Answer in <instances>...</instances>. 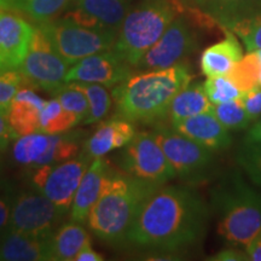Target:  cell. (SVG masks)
Here are the masks:
<instances>
[{
  "label": "cell",
  "instance_id": "obj_1",
  "mask_svg": "<svg viewBox=\"0 0 261 261\" xmlns=\"http://www.w3.org/2000/svg\"><path fill=\"white\" fill-rule=\"evenodd\" d=\"M211 211L190 185H162L149 196L127 233L123 246L172 254L204 237Z\"/></svg>",
  "mask_w": 261,
  "mask_h": 261
},
{
  "label": "cell",
  "instance_id": "obj_2",
  "mask_svg": "<svg viewBox=\"0 0 261 261\" xmlns=\"http://www.w3.org/2000/svg\"><path fill=\"white\" fill-rule=\"evenodd\" d=\"M192 80L194 74L184 63L132 73L113 89L116 115L133 123L161 122L168 116L173 98Z\"/></svg>",
  "mask_w": 261,
  "mask_h": 261
},
{
  "label": "cell",
  "instance_id": "obj_3",
  "mask_svg": "<svg viewBox=\"0 0 261 261\" xmlns=\"http://www.w3.org/2000/svg\"><path fill=\"white\" fill-rule=\"evenodd\" d=\"M159 188L112 168L102 194L90 212L87 219L90 230L103 242L123 246L143 204Z\"/></svg>",
  "mask_w": 261,
  "mask_h": 261
},
{
  "label": "cell",
  "instance_id": "obj_4",
  "mask_svg": "<svg viewBox=\"0 0 261 261\" xmlns=\"http://www.w3.org/2000/svg\"><path fill=\"white\" fill-rule=\"evenodd\" d=\"M212 208L217 231L228 246L246 249L261 234V188L233 172L214 189Z\"/></svg>",
  "mask_w": 261,
  "mask_h": 261
},
{
  "label": "cell",
  "instance_id": "obj_5",
  "mask_svg": "<svg viewBox=\"0 0 261 261\" xmlns=\"http://www.w3.org/2000/svg\"><path fill=\"white\" fill-rule=\"evenodd\" d=\"M185 9L181 0H143L127 14L112 50L136 68L169 24L184 15Z\"/></svg>",
  "mask_w": 261,
  "mask_h": 261
},
{
  "label": "cell",
  "instance_id": "obj_6",
  "mask_svg": "<svg viewBox=\"0 0 261 261\" xmlns=\"http://www.w3.org/2000/svg\"><path fill=\"white\" fill-rule=\"evenodd\" d=\"M151 133L174 169L175 177L188 185L210 180L215 168L214 151L168 127L159 125Z\"/></svg>",
  "mask_w": 261,
  "mask_h": 261
},
{
  "label": "cell",
  "instance_id": "obj_7",
  "mask_svg": "<svg viewBox=\"0 0 261 261\" xmlns=\"http://www.w3.org/2000/svg\"><path fill=\"white\" fill-rule=\"evenodd\" d=\"M39 25L69 65L76 64L92 55L112 50L119 34V32L113 29L83 27L64 17L54 18Z\"/></svg>",
  "mask_w": 261,
  "mask_h": 261
},
{
  "label": "cell",
  "instance_id": "obj_8",
  "mask_svg": "<svg viewBox=\"0 0 261 261\" xmlns=\"http://www.w3.org/2000/svg\"><path fill=\"white\" fill-rule=\"evenodd\" d=\"M18 69L28 87L55 94L65 85L69 64L58 54L44 29L37 25L27 56Z\"/></svg>",
  "mask_w": 261,
  "mask_h": 261
},
{
  "label": "cell",
  "instance_id": "obj_9",
  "mask_svg": "<svg viewBox=\"0 0 261 261\" xmlns=\"http://www.w3.org/2000/svg\"><path fill=\"white\" fill-rule=\"evenodd\" d=\"M91 162L92 160L80 152L68 161L32 168L29 181L65 215L70 212L75 192Z\"/></svg>",
  "mask_w": 261,
  "mask_h": 261
},
{
  "label": "cell",
  "instance_id": "obj_10",
  "mask_svg": "<svg viewBox=\"0 0 261 261\" xmlns=\"http://www.w3.org/2000/svg\"><path fill=\"white\" fill-rule=\"evenodd\" d=\"M116 161L122 172L158 187L177 178L174 169L151 132H137L117 155Z\"/></svg>",
  "mask_w": 261,
  "mask_h": 261
},
{
  "label": "cell",
  "instance_id": "obj_11",
  "mask_svg": "<svg viewBox=\"0 0 261 261\" xmlns=\"http://www.w3.org/2000/svg\"><path fill=\"white\" fill-rule=\"evenodd\" d=\"M63 217L56 204L32 188L16 195L6 228L46 241L60 226Z\"/></svg>",
  "mask_w": 261,
  "mask_h": 261
},
{
  "label": "cell",
  "instance_id": "obj_12",
  "mask_svg": "<svg viewBox=\"0 0 261 261\" xmlns=\"http://www.w3.org/2000/svg\"><path fill=\"white\" fill-rule=\"evenodd\" d=\"M197 47V37L185 16H178L162 37L145 52L136 65L138 70L165 69L182 63Z\"/></svg>",
  "mask_w": 261,
  "mask_h": 261
},
{
  "label": "cell",
  "instance_id": "obj_13",
  "mask_svg": "<svg viewBox=\"0 0 261 261\" xmlns=\"http://www.w3.org/2000/svg\"><path fill=\"white\" fill-rule=\"evenodd\" d=\"M133 67L122 61L113 50L99 52L71 65L65 76L68 83L99 84L114 89L133 73Z\"/></svg>",
  "mask_w": 261,
  "mask_h": 261
},
{
  "label": "cell",
  "instance_id": "obj_14",
  "mask_svg": "<svg viewBox=\"0 0 261 261\" xmlns=\"http://www.w3.org/2000/svg\"><path fill=\"white\" fill-rule=\"evenodd\" d=\"M15 11H0V68L18 69L27 56L34 32Z\"/></svg>",
  "mask_w": 261,
  "mask_h": 261
},
{
  "label": "cell",
  "instance_id": "obj_15",
  "mask_svg": "<svg viewBox=\"0 0 261 261\" xmlns=\"http://www.w3.org/2000/svg\"><path fill=\"white\" fill-rule=\"evenodd\" d=\"M136 126L129 120L115 115L98 126L92 136L85 139L81 152L90 160L104 158L110 151L122 149L136 136Z\"/></svg>",
  "mask_w": 261,
  "mask_h": 261
},
{
  "label": "cell",
  "instance_id": "obj_16",
  "mask_svg": "<svg viewBox=\"0 0 261 261\" xmlns=\"http://www.w3.org/2000/svg\"><path fill=\"white\" fill-rule=\"evenodd\" d=\"M110 169L112 167L109 162L103 158L94 159L90 163L89 168L81 179L79 188L75 192L70 208V220L80 224L87 223L91 210L102 194Z\"/></svg>",
  "mask_w": 261,
  "mask_h": 261
},
{
  "label": "cell",
  "instance_id": "obj_17",
  "mask_svg": "<svg viewBox=\"0 0 261 261\" xmlns=\"http://www.w3.org/2000/svg\"><path fill=\"white\" fill-rule=\"evenodd\" d=\"M172 128L214 152L227 149L232 144L230 130L221 125L212 112L198 114L173 123Z\"/></svg>",
  "mask_w": 261,
  "mask_h": 261
},
{
  "label": "cell",
  "instance_id": "obj_18",
  "mask_svg": "<svg viewBox=\"0 0 261 261\" xmlns=\"http://www.w3.org/2000/svg\"><path fill=\"white\" fill-rule=\"evenodd\" d=\"M46 100L34 92L32 87H22L10 106L8 117L16 138L40 132L41 113Z\"/></svg>",
  "mask_w": 261,
  "mask_h": 261
},
{
  "label": "cell",
  "instance_id": "obj_19",
  "mask_svg": "<svg viewBox=\"0 0 261 261\" xmlns=\"http://www.w3.org/2000/svg\"><path fill=\"white\" fill-rule=\"evenodd\" d=\"M91 237L83 224L70 220L61 224L45 241L47 261H71Z\"/></svg>",
  "mask_w": 261,
  "mask_h": 261
},
{
  "label": "cell",
  "instance_id": "obj_20",
  "mask_svg": "<svg viewBox=\"0 0 261 261\" xmlns=\"http://www.w3.org/2000/svg\"><path fill=\"white\" fill-rule=\"evenodd\" d=\"M243 57V48L236 34L225 29V38L202 52L201 70L205 76L227 75Z\"/></svg>",
  "mask_w": 261,
  "mask_h": 261
},
{
  "label": "cell",
  "instance_id": "obj_21",
  "mask_svg": "<svg viewBox=\"0 0 261 261\" xmlns=\"http://www.w3.org/2000/svg\"><path fill=\"white\" fill-rule=\"evenodd\" d=\"M0 261H47L45 241L6 228L0 234Z\"/></svg>",
  "mask_w": 261,
  "mask_h": 261
},
{
  "label": "cell",
  "instance_id": "obj_22",
  "mask_svg": "<svg viewBox=\"0 0 261 261\" xmlns=\"http://www.w3.org/2000/svg\"><path fill=\"white\" fill-rule=\"evenodd\" d=\"M73 8L89 15L102 28L116 32L129 12L128 0H73Z\"/></svg>",
  "mask_w": 261,
  "mask_h": 261
},
{
  "label": "cell",
  "instance_id": "obj_23",
  "mask_svg": "<svg viewBox=\"0 0 261 261\" xmlns=\"http://www.w3.org/2000/svg\"><path fill=\"white\" fill-rule=\"evenodd\" d=\"M212 108L213 103L208 99L203 84L191 81L173 98L167 117L173 125L198 114L210 113Z\"/></svg>",
  "mask_w": 261,
  "mask_h": 261
},
{
  "label": "cell",
  "instance_id": "obj_24",
  "mask_svg": "<svg viewBox=\"0 0 261 261\" xmlns=\"http://www.w3.org/2000/svg\"><path fill=\"white\" fill-rule=\"evenodd\" d=\"M204 12L211 15L224 29L237 19L261 11V0H207Z\"/></svg>",
  "mask_w": 261,
  "mask_h": 261
},
{
  "label": "cell",
  "instance_id": "obj_25",
  "mask_svg": "<svg viewBox=\"0 0 261 261\" xmlns=\"http://www.w3.org/2000/svg\"><path fill=\"white\" fill-rule=\"evenodd\" d=\"M12 146V158L18 165L25 167H38L39 162L50 145V135L47 133H32L15 139Z\"/></svg>",
  "mask_w": 261,
  "mask_h": 261
},
{
  "label": "cell",
  "instance_id": "obj_26",
  "mask_svg": "<svg viewBox=\"0 0 261 261\" xmlns=\"http://www.w3.org/2000/svg\"><path fill=\"white\" fill-rule=\"evenodd\" d=\"M11 10L28 16L37 23L51 21L67 8L70 0H9Z\"/></svg>",
  "mask_w": 261,
  "mask_h": 261
},
{
  "label": "cell",
  "instance_id": "obj_27",
  "mask_svg": "<svg viewBox=\"0 0 261 261\" xmlns=\"http://www.w3.org/2000/svg\"><path fill=\"white\" fill-rule=\"evenodd\" d=\"M80 121L74 114L64 109L56 97L46 100L44 110L41 113L40 132L47 135H57L73 129Z\"/></svg>",
  "mask_w": 261,
  "mask_h": 261
},
{
  "label": "cell",
  "instance_id": "obj_28",
  "mask_svg": "<svg viewBox=\"0 0 261 261\" xmlns=\"http://www.w3.org/2000/svg\"><path fill=\"white\" fill-rule=\"evenodd\" d=\"M73 84L76 89L83 91L89 100L90 112L87 119L85 120V125H91L98 121H102L110 112L113 104V98L108 92L107 87L99 84L87 83H68Z\"/></svg>",
  "mask_w": 261,
  "mask_h": 261
},
{
  "label": "cell",
  "instance_id": "obj_29",
  "mask_svg": "<svg viewBox=\"0 0 261 261\" xmlns=\"http://www.w3.org/2000/svg\"><path fill=\"white\" fill-rule=\"evenodd\" d=\"M226 76L242 92H247L259 86L260 58L257 51H248V54L233 65Z\"/></svg>",
  "mask_w": 261,
  "mask_h": 261
},
{
  "label": "cell",
  "instance_id": "obj_30",
  "mask_svg": "<svg viewBox=\"0 0 261 261\" xmlns=\"http://www.w3.org/2000/svg\"><path fill=\"white\" fill-rule=\"evenodd\" d=\"M212 113L221 122V125L226 127L230 132L248 129L252 125V121H250L241 99L213 104Z\"/></svg>",
  "mask_w": 261,
  "mask_h": 261
},
{
  "label": "cell",
  "instance_id": "obj_31",
  "mask_svg": "<svg viewBox=\"0 0 261 261\" xmlns=\"http://www.w3.org/2000/svg\"><path fill=\"white\" fill-rule=\"evenodd\" d=\"M236 162L250 182L261 188V142H242Z\"/></svg>",
  "mask_w": 261,
  "mask_h": 261
},
{
  "label": "cell",
  "instance_id": "obj_32",
  "mask_svg": "<svg viewBox=\"0 0 261 261\" xmlns=\"http://www.w3.org/2000/svg\"><path fill=\"white\" fill-rule=\"evenodd\" d=\"M225 29L234 33L242 40L247 51L261 50V11L237 19Z\"/></svg>",
  "mask_w": 261,
  "mask_h": 261
},
{
  "label": "cell",
  "instance_id": "obj_33",
  "mask_svg": "<svg viewBox=\"0 0 261 261\" xmlns=\"http://www.w3.org/2000/svg\"><path fill=\"white\" fill-rule=\"evenodd\" d=\"M204 92L213 104H220L240 99L242 91L231 81L226 75L208 76L203 83Z\"/></svg>",
  "mask_w": 261,
  "mask_h": 261
},
{
  "label": "cell",
  "instance_id": "obj_34",
  "mask_svg": "<svg viewBox=\"0 0 261 261\" xmlns=\"http://www.w3.org/2000/svg\"><path fill=\"white\" fill-rule=\"evenodd\" d=\"M55 97L60 100L62 107L67 112L74 114L79 119L80 123H84L90 112L89 100L83 91L74 86L73 84H65L61 90L55 93Z\"/></svg>",
  "mask_w": 261,
  "mask_h": 261
},
{
  "label": "cell",
  "instance_id": "obj_35",
  "mask_svg": "<svg viewBox=\"0 0 261 261\" xmlns=\"http://www.w3.org/2000/svg\"><path fill=\"white\" fill-rule=\"evenodd\" d=\"M23 85L25 81L19 69L0 68V109L9 113L12 99Z\"/></svg>",
  "mask_w": 261,
  "mask_h": 261
},
{
  "label": "cell",
  "instance_id": "obj_36",
  "mask_svg": "<svg viewBox=\"0 0 261 261\" xmlns=\"http://www.w3.org/2000/svg\"><path fill=\"white\" fill-rule=\"evenodd\" d=\"M16 195L15 189L9 181H0V234L8 227Z\"/></svg>",
  "mask_w": 261,
  "mask_h": 261
},
{
  "label": "cell",
  "instance_id": "obj_37",
  "mask_svg": "<svg viewBox=\"0 0 261 261\" xmlns=\"http://www.w3.org/2000/svg\"><path fill=\"white\" fill-rule=\"evenodd\" d=\"M240 99L250 121L252 123L256 122L261 117V86H256L250 91L243 92Z\"/></svg>",
  "mask_w": 261,
  "mask_h": 261
},
{
  "label": "cell",
  "instance_id": "obj_38",
  "mask_svg": "<svg viewBox=\"0 0 261 261\" xmlns=\"http://www.w3.org/2000/svg\"><path fill=\"white\" fill-rule=\"evenodd\" d=\"M14 139H16V136L10 126L8 113L0 109V150L5 149Z\"/></svg>",
  "mask_w": 261,
  "mask_h": 261
},
{
  "label": "cell",
  "instance_id": "obj_39",
  "mask_svg": "<svg viewBox=\"0 0 261 261\" xmlns=\"http://www.w3.org/2000/svg\"><path fill=\"white\" fill-rule=\"evenodd\" d=\"M210 260L213 261H246L248 260L246 252H241L240 248L228 247L226 249L220 250L215 255L210 257Z\"/></svg>",
  "mask_w": 261,
  "mask_h": 261
},
{
  "label": "cell",
  "instance_id": "obj_40",
  "mask_svg": "<svg viewBox=\"0 0 261 261\" xmlns=\"http://www.w3.org/2000/svg\"><path fill=\"white\" fill-rule=\"evenodd\" d=\"M104 260V256L102 254L97 253L96 250L92 249L91 247V242L87 243L79 253L76 254V256L74 257V261H102Z\"/></svg>",
  "mask_w": 261,
  "mask_h": 261
},
{
  "label": "cell",
  "instance_id": "obj_41",
  "mask_svg": "<svg viewBox=\"0 0 261 261\" xmlns=\"http://www.w3.org/2000/svg\"><path fill=\"white\" fill-rule=\"evenodd\" d=\"M244 252L247 254L248 260L261 261V234L244 249Z\"/></svg>",
  "mask_w": 261,
  "mask_h": 261
},
{
  "label": "cell",
  "instance_id": "obj_42",
  "mask_svg": "<svg viewBox=\"0 0 261 261\" xmlns=\"http://www.w3.org/2000/svg\"><path fill=\"white\" fill-rule=\"evenodd\" d=\"M243 142H261V121H256L249 126Z\"/></svg>",
  "mask_w": 261,
  "mask_h": 261
},
{
  "label": "cell",
  "instance_id": "obj_43",
  "mask_svg": "<svg viewBox=\"0 0 261 261\" xmlns=\"http://www.w3.org/2000/svg\"><path fill=\"white\" fill-rule=\"evenodd\" d=\"M185 5L189 6V8H198V9H203V6L205 4L207 0H181Z\"/></svg>",
  "mask_w": 261,
  "mask_h": 261
},
{
  "label": "cell",
  "instance_id": "obj_44",
  "mask_svg": "<svg viewBox=\"0 0 261 261\" xmlns=\"http://www.w3.org/2000/svg\"><path fill=\"white\" fill-rule=\"evenodd\" d=\"M0 11H12L9 0H0Z\"/></svg>",
  "mask_w": 261,
  "mask_h": 261
},
{
  "label": "cell",
  "instance_id": "obj_45",
  "mask_svg": "<svg viewBox=\"0 0 261 261\" xmlns=\"http://www.w3.org/2000/svg\"><path fill=\"white\" fill-rule=\"evenodd\" d=\"M257 51V55H259V58H260V79H259V86H261V50H256Z\"/></svg>",
  "mask_w": 261,
  "mask_h": 261
},
{
  "label": "cell",
  "instance_id": "obj_46",
  "mask_svg": "<svg viewBox=\"0 0 261 261\" xmlns=\"http://www.w3.org/2000/svg\"><path fill=\"white\" fill-rule=\"evenodd\" d=\"M257 121H261V117H260V119H259V120H257Z\"/></svg>",
  "mask_w": 261,
  "mask_h": 261
}]
</instances>
